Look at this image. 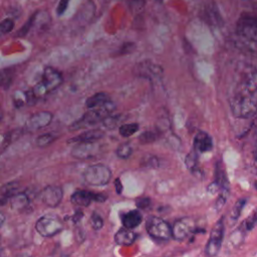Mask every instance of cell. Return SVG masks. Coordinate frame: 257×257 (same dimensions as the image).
Here are the masks:
<instances>
[{
  "label": "cell",
  "mask_w": 257,
  "mask_h": 257,
  "mask_svg": "<svg viewBox=\"0 0 257 257\" xmlns=\"http://www.w3.org/2000/svg\"><path fill=\"white\" fill-rule=\"evenodd\" d=\"M228 101L236 117L251 118L257 113L256 68L249 66L236 74L229 91Z\"/></svg>",
  "instance_id": "1"
},
{
  "label": "cell",
  "mask_w": 257,
  "mask_h": 257,
  "mask_svg": "<svg viewBox=\"0 0 257 257\" xmlns=\"http://www.w3.org/2000/svg\"><path fill=\"white\" fill-rule=\"evenodd\" d=\"M114 109L115 105L112 101H110V99L101 105L89 108L87 112H85L79 119H77L70 125V130L76 131L79 128L93 125L103 120L106 116L110 115Z\"/></svg>",
  "instance_id": "2"
},
{
  "label": "cell",
  "mask_w": 257,
  "mask_h": 257,
  "mask_svg": "<svg viewBox=\"0 0 257 257\" xmlns=\"http://www.w3.org/2000/svg\"><path fill=\"white\" fill-rule=\"evenodd\" d=\"M62 80L63 78L59 71L51 66H46L42 73L41 82L37 83L31 91L36 98L40 97L45 93L56 89L62 83Z\"/></svg>",
  "instance_id": "3"
},
{
  "label": "cell",
  "mask_w": 257,
  "mask_h": 257,
  "mask_svg": "<svg viewBox=\"0 0 257 257\" xmlns=\"http://www.w3.org/2000/svg\"><path fill=\"white\" fill-rule=\"evenodd\" d=\"M111 178V171L102 164H95L87 167L83 172V179L90 186H104Z\"/></svg>",
  "instance_id": "4"
},
{
  "label": "cell",
  "mask_w": 257,
  "mask_h": 257,
  "mask_svg": "<svg viewBox=\"0 0 257 257\" xmlns=\"http://www.w3.org/2000/svg\"><path fill=\"white\" fill-rule=\"evenodd\" d=\"M146 228L150 236L156 240L165 241L172 237V228L167 222L159 217L150 216L147 220Z\"/></svg>",
  "instance_id": "5"
},
{
  "label": "cell",
  "mask_w": 257,
  "mask_h": 257,
  "mask_svg": "<svg viewBox=\"0 0 257 257\" xmlns=\"http://www.w3.org/2000/svg\"><path fill=\"white\" fill-rule=\"evenodd\" d=\"M35 229L43 237H52L63 230V224L56 217L43 216L37 220Z\"/></svg>",
  "instance_id": "6"
},
{
  "label": "cell",
  "mask_w": 257,
  "mask_h": 257,
  "mask_svg": "<svg viewBox=\"0 0 257 257\" xmlns=\"http://www.w3.org/2000/svg\"><path fill=\"white\" fill-rule=\"evenodd\" d=\"M224 232H225L224 219L221 218L214 225V227L211 231V234H210V237H209L208 243L206 245V249H205V252L207 255L214 256V255L218 254V252L221 248V245H222Z\"/></svg>",
  "instance_id": "7"
},
{
  "label": "cell",
  "mask_w": 257,
  "mask_h": 257,
  "mask_svg": "<svg viewBox=\"0 0 257 257\" xmlns=\"http://www.w3.org/2000/svg\"><path fill=\"white\" fill-rule=\"evenodd\" d=\"M237 32L249 40H257V18L251 14H243L237 22Z\"/></svg>",
  "instance_id": "8"
},
{
  "label": "cell",
  "mask_w": 257,
  "mask_h": 257,
  "mask_svg": "<svg viewBox=\"0 0 257 257\" xmlns=\"http://www.w3.org/2000/svg\"><path fill=\"white\" fill-rule=\"evenodd\" d=\"M99 146L95 142H79L71 150V156L78 160H86L94 157L99 152Z\"/></svg>",
  "instance_id": "9"
},
{
  "label": "cell",
  "mask_w": 257,
  "mask_h": 257,
  "mask_svg": "<svg viewBox=\"0 0 257 257\" xmlns=\"http://www.w3.org/2000/svg\"><path fill=\"white\" fill-rule=\"evenodd\" d=\"M193 232H195V221L192 218L185 217L173 225L172 237L176 240H183Z\"/></svg>",
  "instance_id": "10"
},
{
  "label": "cell",
  "mask_w": 257,
  "mask_h": 257,
  "mask_svg": "<svg viewBox=\"0 0 257 257\" xmlns=\"http://www.w3.org/2000/svg\"><path fill=\"white\" fill-rule=\"evenodd\" d=\"M71 202L80 207H87L90 205L92 201L95 202H104L106 200V196L102 194H94L92 192L86 190H78L74 192L70 198Z\"/></svg>",
  "instance_id": "11"
},
{
  "label": "cell",
  "mask_w": 257,
  "mask_h": 257,
  "mask_svg": "<svg viewBox=\"0 0 257 257\" xmlns=\"http://www.w3.org/2000/svg\"><path fill=\"white\" fill-rule=\"evenodd\" d=\"M63 197L62 189L59 186H47L40 193V200L48 207H56Z\"/></svg>",
  "instance_id": "12"
},
{
  "label": "cell",
  "mask_w": 257,
  "mask_h": 257,
  "mask_svg": "<svg viewBox=\"0 0 257 257\" xmlns=\"http://www.w3.org/2000/svg\"><path fill=\"white\" fill-rule=\"evenodd\" d=\"M137 72L142 77H146L149 80L157 81V80H160L162 78L164 71H163V68L160 65H158L156 63H153L152 61L146 60V61H143V62L139 63Z\"/></svg>",
  "instance_id": "13"
},
{
  "label": "cell",
  "mask_w": 257,
  "mask_h": 257,
  "mask_svg": "<svg viewBox=\"0 0 257 257\" xmlns=\"http://www.w3.org/2000/svg\"><path fill=\"white\" fill-rule=\"evenodd\" d=\"M52 119V113L49 111H38L34 114H32L26 122V126L29 130H39L46 125H48L51 122Z\"/></svg>",
  "instance_id": "14"
},
{
  "label": "cell",
  "mask_w": 257,
  "mask_h": 257,
  "mask_svg": "<svg viewBox=\"0 0 257 257\" xmlns=\"http://www.w3.org/2000/svg\"><path fill=\"white\" fill-rule=\"evenodd\" d=\"M213 149V140L206 132H198L194 139V150L198 153H207Z\"/></svg>",
  "instance_id": "15"
},
{
  "label": "cell",
  "mask_w": 257,
  "mask_h": 257,
  "mask_svg": "<svg viewBox=\"0 0 257 257\" xmlns=\"http://www.w3.org/2000/svg\"><path fill=\"white\" fill-rule=\"evenodd\" d=\"M137 238V234L132 229L123 227L119 229L114 235V241L116 244L121 246L132 245Z\"/></svg>",
  "instance_id": "16"
},
{
  "label": "cell",
  "mask_w": 257,
  "mask_h": 257,
  "mask_svg": "<svg viewBox=\"0 0 257 257\" xmlns=\"http://www.w3.org/2000/svg\"><path fill=\"white\" fill-rule=\"evenodd\" d=\"M104 133L103 131L99 128H93V130H87L80 135L76 136L75 138L69 140L70 143H79V142H96L97 140L101 139L103 137Z\"/></svg>",
  "instance_id": "17"
},
{
  "label": "cell",
  "mask_w": 257,
  "mask_h": 257,
  "mask_svg": "<svg viewBox=\"0 0 257 257\" xmlns=\"http://www.w3.org/2000/svg\"><path fill=\"white\" fill-rule=\"evenodd\" d=\"M142 220H143L142 214L138 210H132L121 215V222L123 227L130 228V229H134L138 227L142 222Z\"/></svg>",
  "instance_id": "18"
},
{
  "label": "cell",
  "mask_w": 257,
  "mask_h": 257,
  "mask_svg": "<svg viewBox=\"0 0 257 257\" xmlns=\"http://www.w3.org/2000/svg\"><path fill=\"white\" fill-rule=\"evenodd\" d=\"M109 100V96L107 93L105 92H97L94 93L93 95L89 96L86 100H85V105L87 108H92L98 105L103 104L104 102Z\"/></svg>",
  "instance_id": "19"
},
{
  "label": "cell",
  "mask_w": 257,
  "mask_h": 257,
  "mask_svg": "<svg viewBox=\"0 0 257 257\" xmlns=\"http://www.w3.org/2000/svg\"><path fill=\"white\" fill-rule=\"evenodd\" d=\"M205 16L208 22L213 25H221L222 24V17L214 3H212L209 7L206 8Z\"/></svg>",
  "instance_id": "20"
},
{
  "label": "cell",
  "mask_w": 257,
  "mask_h": 257,
  "mask_svg": "<svg viewBox=\"0 0 257 257\" xmlns=\"http://www.w3.org/2000/svg\"><path fill=\"white\" fill-rule=\"evenodd\" d=\"M14 70L12 68L0 69V87L3 89H8L14 79Z\"/></svg>",
  "instance_id": "21"
},
{
  "label": "cell",
  "mask_w": 257,
  "mask_h": 257,
  "mask_svg": "<svg viewBox=\"0 0 257 257\" xmlns=\"http://www.w3.org/2000/svg\"><path fill=\"white\" fill-rule=\"evenodd\" d=\"M11 198V207L13 209H22L25 208L28 204V198L24 193H18L14 194Z\"/></svg>",
  "instance_id": "22"
},
{
  "label": "cell",
  "mask_w": 257,
  "mask_h": 257,
  "mask_svg": "<svg viewBox=\"0 0 257 257\" xmlns=\"http://www.w3.org/2000/svg\"><path fill=\"white\" fill-rule=\"evenodd\" d=\"M139 124L137 122H131V123H123L119 126L118 133L121 137L127 138L130 136H133L139 131Z\"/></svg>",
  "instance_id": "23"
},
{
  "label": "cell",
  "mask_w": 257,
  "mask_h": 257,
  "mask_svg": "<svg viewBox=\"0 0 257 257\" xmlns=\"http://www.w3.org/2000/svg\"><path fill=\"white\" fill-rule=\"evenodd\" d=\"M115 154L120 159H127L133 154V148L128 143L120 144L117 147V149L115 151Z\"/></svg>",
  "instance_id": "24"
},
{
  "label": "cell",
  "mask_w": 257,
  "mask_h": 257,
  "mask_svg": "<svg viewBox=\"0 0 257 257\" xmlns=\"http://www.w3.org/2000/svg\"><path fill=\"white\" fill-rule=\"evenodd\" d=\"M55 140H56V136L52 134H43L36 139V144L38 147H46L52 144Z\"/></svg>",
  "instance_id": "25"
},
{
  "label": "cell",
  "mask_w": 257,
  "mask_h": 257,
  "mask_svg": "<svg viewBox=\"0 0 257 257\" xmlns=\"http://www.w3.org/2000/svg\"><path fill=\"white\" fill-rule=\"evenodd\" d=\"M14 28V21L10 18H5L0 22V36L8 34Z\"/></svg>",
  "instance_id": "26"
},
{
  "label": "cell",
  "mask_w": 257,
  "mask_h": 257,
  "mask_svg": "<svg viewBox=\"0 0 257 257\" xmlns=\"http://www.w3.org/2000/svg\"><path fill=\"white\" fill-rule=\"evenodd\" d=\"M36 15H37V13H34L33 15H31V16L29 17V19L25 22V24L19 29V31H18V33H17V36L23 37V36H25V35L29 32L30 28L32 27V25H33V23H34V21H35Z\"/></svg>",
  "instance_id": "27"
},
{
  "label": "cell",
  "mask_w": 257,
  "mask_h": 257,
  "mask_svg": "<svg viewBox=\"0 0 257 257\" xmlns=\"http://www.w3.org/2000/svg\"><path fill=\"white\" fill-rule=\"evenodd\" d=\"M158 133L157 132H153V131H148V132H145L143 133L139 140L142 144H151L153 142H155L157 139H158Z\"/></svg>",
  "instance_id": "28"
},
{
  "label": "cell",
  "mask_w": 257,
  "mask_h": 257,
  "mask_svg": "<svg viewBox=\"0 0 257 257\" xmlns=\"http://www.w3.org/2000/svg\"><path fill=\"white\" fill-rule=\"evenodd\" d=\"M16 189H17V184L16 183H9V184H6L4 185L0 192H1V195L5 198H10L11 196H13L15 193H16Z\"/></svg>",
  "instance_id": "29"
},
{
  "label": "cell",
  "mask_w": 257,
  "mask_h": 257,
  "mask_svg": "<svg viewBox=\"0 0 257 257\" xmlns=\"http://www.w3.org/2000/svg\"><path fill=\"white\" fill-rule=\"evenodd\" d=\"M198 152L196 150H193L188 156H187V159H186V164H187V167L190 169V170H195L196 167H197V163H198Z\"/></svg>",
  "instance_id": "30"
},
{
  "label": "cell",
  "mask_w": 257,
  "mask_h": 257,
  "mask_svg": "<svg viewBox=\"0 0 257 257\" xmlns=\"http://www.w3.org/2000/svg\"><path fill=\"white\" fill-rule=\"evenodd\" d=\"M120 118H121V115H108L102 120V122L104 126L108 128H113L120 121Z\"/></svg>",
  "instance_id": "31"
},
{
  "label": "cell",
  "mask_w": 257,
  "mask_h": 257,
  "mask_svg": "<svg viewBox=\"0 0 257 257\" xmlns=\"http://www.w3.org/2000/svg\"><path fill=\"white\" fill-rule=\"evenodd\" d=\"M246 204V200L245 199H240L239 201H237V203L235 204V206L233 207V210L231 212V218L233 220H237L238 217L240 216V213L244 207V205Z\"/></svg>",
  "instance_id": "32"
},
{
  "label": "cell",
  "mask_w": 257,
  "mask_h": 257,
  "mask_svg": "<svg viewBox=\"0 0 257 257\" xmlns=\"http://www.w3.org/2000/svg\"><path fill=\"white\" fill-rule=\"evenodd\" d=\"M256 225H257V210H255V211L247 218V220H246L245 223H244L245 229H246L247 231L253 229Z\"/></svg>",
  "instance_id": "33"
},
{
  "label": "cell",
  "mask_w": 257,
  "mask_h": 257,
  "mask_svg": "<svg viewBox=\"0 0 257 257\" xmlns=\"http://www.w3.org/2000/svg\"><path fill=\"white\" fill-rule=\"evenodd\" d=\"M135 48H136L135 43H133V42H125V43H123V44L119 47L118 51L116 52V55L128 54V53L133 52V51L135 50Z\"/></svg>",
  "instance_id": "34"
},
{
  "label": "cell",
  "mask_w": 257,
  "mask_h": 257,
  "mask_svg": "<svg viewBox=\"0 0 257 257\" xmlns=\"http://www.w3.org/2000/svg\"><path fill=\"white\" fill-rule=\"evenodd\" d=\"M91 226L94 230H99L103 226L102 218L96 213H92V215H91Z\"/></svg>",
  "instance_id": "35"
},
{
  "label": "cell",
  "mask_w": 257,
  "mask_h": 257,
  "mask_svg": "<svg viewBox=\"0 0 257 257\" xmlns=\"http://www.w3.org/2000/svg\"><path fill=\"white\" fill-rule=\"evenodd\" d=\"M146 0H127V5L132 11H139L144 8Z\"/></svg>",
  "instance_id": "36"
},
{
  "label": "cell",
  "mask_w": 257,
  "mask_h": 257,
  "mask_svg": "<svg viewBox=\"0 0 257 257\" xmlns=\"http://www.w3.org/2000/svg\"><path fill=\"white\" fill-rule=\"evenodd\" d=\"M70 0H60L57 7H56V13L58 16H61L62 14H64V12L66 11L68 4H69Z\"/></svg>",
  "instance_id": "37"
},
{
  "label": "cell",
  "mask_w": 257,
  "mask_h": 257,
  "mask_svg": "<svg viewBox=\"0 0 257 257\" xmlns=\"http://www.w3.org/2000/svg\"><path fill=\"white\" fill-rule=\"evenodd\" d=\"M136 205L139 209H147L151 205V199L148 197L139 198L136 202Z\"/></svg>",
  "instance_id": "38"
},
{
  "label": "cell",
  "mask_w": 257,
  "mask_h": 257,
  "mask_svg": "<svg viewBox=\"0 0 257 257\" xmlns=\"http://www.w3.org/2000/svg\"><path fill=\"white\" fill-rule=\"evenodd\" d=\"M114 187H115L116 193L120 194L121 191H122V185H121V182H120V180L118 178L114 180Z\"/></svg>",
  "instance_id": "39"
},
{
  "label": "cell",
  "mask_w": 257,
  "mask_h": 257,
  "mask_svg": "<svg viewBox=\"0 0 257 257\" xmlns=\"http://www.w3.org/2000/svg\"><path fill=\"white\" fill-rule=\"evenodd\" d=\"M82 216H83V213H82L81 211H76V212L74 213L73 217H72V220H73V222H74V223L78 222V221H79V220L82 218Z\"/></svg>",
  "instance_id": "40"
},
{
  "label": "cell",
  "mask_w": 257,
  "mask_h": 257,
  "mask_svg": "<svg viewBox=\"0 0 257 257\" xmlns=\"http://www.w3.org/2000/svg\"><path fill=\"white\" fill-rule=\"evenodd\" d=\"M4 222H5V216H4V214H2V213L0 212V228L2 227V225L4 224Z\"/></svg>",
  "instance_id": "41"
},
{
  "label": "cell",
  "mask_w": 257,
  "mask_h": 257,
  "mask_svg": "<svg viewBox=\"0 0 257 257\" xmlns=\"http://www.w3.org/2000/svg\"><path fill=\"white\" fill-rule=\"evenodd\" d=\"M6 199H7V198H5V197H3L2 199H0V205L5 204V203H6Z\"/></svg>",
  "instance_id": "42"
},
{
  "label": "cell",
  "mask_w": 257,
  "mask_h": 257,
  "mask_svg": "<svg viewBox=\"0 0 257 257\" xmlns=\"http://www.w3.org/2000/svg\"><path fill=\"white\" fill-rule=\"evenodd\" d=\"M156 1H158V2H160V3H162L164 0H156Z\"/></svg>",
  "instance_id": "43"
},
{
  "label": "cell",
  "mask_w": 257,
  "mask_h": 257,
  "mask_svg": "<svg viewBox=\"0 0 257 257\" xmlns=\"http://www.w3.org/2000/svg\"><path fill=\"white\" fill-rule=\"evenodd\" d=\"M256 187H257V183H256Z\"/></svg>",
  "instance_id": "44"
}]
</instances>
